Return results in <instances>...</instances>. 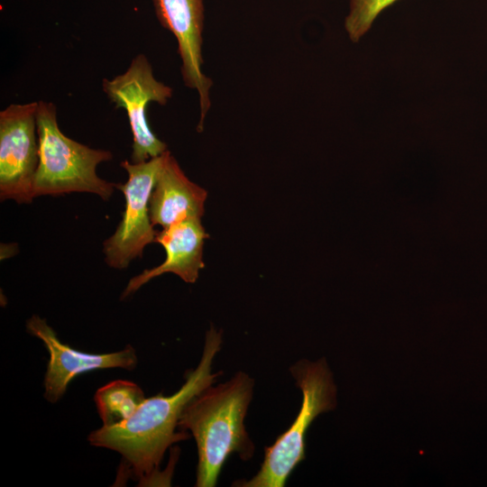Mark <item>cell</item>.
Masks as SVG:
<instances>
[{
  "mask_svg": "<svg viewBox=\"0 0 487 487\" xmlns=\"http://www.w3.org/2000/svg\"><path fill=\"white\" fill-rule=\"evenodd\" d=\"M154 13L161 25L170 31L178 44L181 60L184 85L198 95L201 132L210 107L209 90L213 81L202 71V42L204 28L203 0H152Z\"/></svg>",
  "mask_w": 487,
  "mask_h": 487,
  "instance_id": "cell-8",
  "label": "cell"
},
{
  "mask_svg": "<svg viewBox=\"0 0 487 487\" xmlns=\"http://www.w3.org/2000/svg\"><path fill=\"white\" fill-rule=\"evenodd\" d=\"M253 379L237 372L230 380L210 385L184 408L179 420L181 431H189L198 449L197 487H214L230 455L244 461L254 453L244 426L253 394Z\"/></svg>",
  "mask_w": 487,
  "mask_h": 487,
  "instance_id": "cell-2",
  "label": "cell"
},
{
  "mask_svg": "<svg viewBox=\"0 0 487 487\" xmlns=\"http://www.w3.org/2000/svg\"><path fill=\"white\" fill-rule=\"evenodd\" d=\"M398 0H350L345 29L353 42L370 30L377 16Z\"/></svg>",
  "mask_w": 487,
  "mask_h": 487,
  "instance_id": "cell-13",
  "label": "cell"
},
{
  "mask_svg": "<svg viewBox=\"0 0 487 487\" xmlns=\"http://www.w3.org/2000/svg\"><path fill=\"white\" fill-rule=\"evenodd\" d=\"M39 161L33 197L87 192L108 200L115 188L96 174V167L113 158L111 152L93 149L66 136L57 121L56 106L38 101L36 115Z\"/></svg>",
  "mask_w": 487,
  "mask_h": 487,
  "instance_id": "cell-3",
  "label": "cell"
},
{
  "mask_svg": "<svg viewBox=\"0 0 487 487\" xmlns=\"http://www.w3.org/2000/svg\"><path fill=\"white\" fill-rule=\"evenodd\" d=\"M289 372L302 392L299 411L290 427L265 448L257 473L234 486L283 487L294 468L305 459V436L312 421L321 413L336 407V386L324 358L299 360Z\"/></svg>",
  "mask_w": 487,
  "mask_h": 487,
  "instance_id": "cell-4",
  "label": "cell"
},
{
  "mask_svg": "<svg viewBox=\"0 0 487 487\" xmlns=\"http://www.w3.org/2000/svg\"><path fill=\"white\" fill-rule=\"evenodd\" d=\"M208 237L201 218H188L157 232L155 242L166 252V258L160 265L144 270L132 278L121 299L134 293L152 279L171 272L188 283H194L204 268L203 247Z\"/></svg>",
  "mask_w": 487,
  "mask_h": 487,
  "instance_id": "cell-10",
  "label": "cell"
},
{
  "mask_svg": "<svg viewBox=\"0 0 487 487\" xmlns=\"http://www.w3.org/2000/svg\"><path fill=\"white\" fill-rule=\"evenodd\" d=\"M94 399L103 426L114 427L128 420L146 398L136 383L116 380L99 388Z\"/></svg>",
  "mask_w": 487,
  "mask_h": 487,
  "instance_id": "cell-12",
  "label": "cell"
},
{
  "mask_svg": "<svg viewBox=\"0 0 487 487\" xmlns=\"http://www.w3.org/2000/svg\"><path fill=\"white\" fill-rule=\"evenodd\" d=\"M223 344L222 332L214 326L206 332L201 359L186 374L185 382L175 393L146 398L125 422L92 431L90 445L114 450L120 455L134 478L141 483L165 485L159 474L160 464L170 446L189 437L179 431V420L186 405L207 387L214 384L221 372H212V364Z\"/></svg>",
  "mask_w": 487,
  "mask_h": 487,
  "instance_id": "cell-1",
  "label": "cell"
},
{
  "mask_svg": "<svg viewBox=\"0 0 487 487\" xmlns=\"http://www.w3.org/2000/svg\"><path fill=\"white\" fill-rule=\"evenodd\" d=\"M170 151L148 161L133 163L127 160L121 167L128 174L127 181L116 184L125 199V208L115 232L104 242L106 262L115 269H124L142 257L146 245L154 243L157 232L150 217V198Z\"/></svg>",
  "mask_w": 487,
  "mask_h": 487,
  "instance_id": "cell-5",
  "label": "cell"
},
{
  "mask_svg": "<svg viewBox=\"0 0 487 487\" xmlns=\"http://www.w3.org/2000/svg\"><path fill=\"white\" fill-rule=\"evenodd\" d=\"M207 198V190L185 175L170 152L151 194L152 224L167 228L188 218H201Z\"/></svg>",
  "mask_w": 487,
  "mask_h": 487,
  "instance_id": "cell-11",
  "label": "cell"
},
{
  "mask_svg": "<svg viewBox=\"0 0 487 487\" xmlns=\"http://www.w3.org/2000/svg\"><path fill=\"white\" fill-rule=\"evenodd\" d=\"M38 102L11 104L0 112V198L30 203L39 161Z\"/></svg>",
  "mask_w": 487,
  "mask_h": 487,
  "instance_id": "cell-7",
  "label": "cell"
},
{
  "mask_svg": "<svg viewBox=\"0 0 487 487\" xmlns=\"http://www.w3.org/2000/svg\"><path fill=\"white\" fill-rule=\"evenodd\" d=\"M102 88L115 108L126 111L133 135L132 162L148 161L168 150L152 131L146 113L152 102L165 106L173 89L156 79L144 54L136 55L124 73L112 79L103 78Z\"/></svg>",
  "mask_w": 487,
  "mask_h": 487,
  "instance_id": "cell-6",
  "label": "cell"
},
{
  "mask_svg": "<svg viewBox=\"0 0 487 487\" xmlns=\"http://www.w3.org/2000/svg\"><path fill=\"white\" fill-rule=\"evenodd\" d=\"M26 329L44 344L50 355L43 396L51 403L57 402L66 392L71 380L80 373L111 368L132 371L137 365L136 351L130 345L108 354L80 352L63 344L46 320L37 315L26 321Z\"/></svg>",
  "mask_w": 487,
  "mask_h": 487,
  "instance_id": "cell-9",
  "label": "cell"
}]
</instances>
